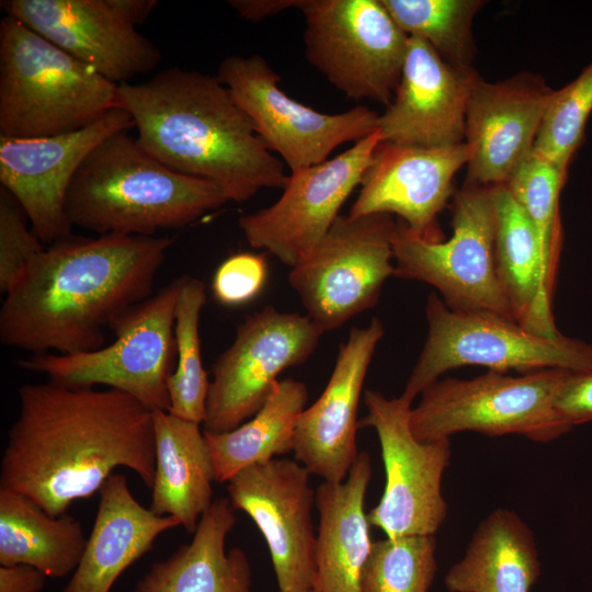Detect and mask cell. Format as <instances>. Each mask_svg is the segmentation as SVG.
Wrapping results in <instances>:
<instances>
[{
	"mask_svg": "<svg viewBox=\"0 0 592 592\" xmlns=\"http://www.w3.org/2000/svg\"><path fill=\"white\" fill-rule=\"evenodd\" d=\"M19 412L0 465V488L52 516L99 492L118 467L151 488L156 470L152 410L116 389L50 380L19 389Z\"/></svg>",
	"mask_w": 592,
	"mask_h": 592,
	"instance_id": "cell-1",
	"label": "cell"
},
{
	"mask_svg": "<svg viewBox=\"0 0 592 592\" xmlns=\"http://www.w3.org/2000/svg\"><path fill=\"white\" fill-rule=\"evenodd\" d=\"M170 237L69 236L37 254L0 310V339L43 354L103 348L104 327L152 295Z\"/></svg>",
	"mask_w": 592,
	"mask_h": 592,
	"instance_id": "cell-2",
	"label": "cell"
},
{
	"mask_svg": "<svg viewBox=\"0 0 592 592\" xmlns=\"http://www.w3.org/2000/svg\"><path fill=\"white\" fill-rule=\"evenodd\" d=\"M139 145L169 168L208 180L228 202L262 189H284L285 167L257 134L249 116L218 80L197 70L164 69L140 83L118 86Z\"/></svg>",
	"mask_w": 592,
	"mask_h": 592,
	"instance_id": "cell-3",
	"label": "cell"
},
{
	"mask_svg": "<svg viewBox=\"0 0 592 592\" xmlns=\"http://www.w3.org/2000/svg\"><path fill=\"white\" fill-rule=\"evenodd\" d=\"M227 202L218 185L174 171L124 130L87 156L70 183L65 209L71 227L98 236L152 237L185 227Z\"/></svg>",
	"mask_w": 592,
	"mask_h": 592,
	"instance_id": "cell-4",
	"label": "cell"
},
{
	"mask_svg": "<svg viewBox=\"0 0 592 592\" xmlns=\"http://www.w3.org/2000/svg\"><path fill=\"white\" fill-rule=\"evenodd\" d=\"M118 86L20 20L0 21V136L82 129L118 107Z\"/></svg>",
	"mask_w": 592,
	"mask_h": 592,
	"instance_id": "cell-5",
	"label": "cell"
},
{
	"mask_svg": "<svg viewBox=\"0 0 592 592\" xmlns=\"http://www.w3.org/2000/svg\"><path fill=\"white\" fill-rule=\"evenodd\" d=\"M569 373L547 368L512 376L488 371L471 379H437L411 409L410 429L421 442L449 439L464 431L487 436L520 434L550 442L572 429L555 405Z\"/></svg>",
	"mask_w": 592,
	"mask_h": 592,
	"instance_id": "cell-6",
	"label": "cell"
},
{
	"mask_svg": "<svg viewBox=\"0 0 592 592\" xmlns=\"http://www.w3.org/2000/svg\"><path fill=\"white\" fill-rule=\"evenodd\" d=\"M425 316L428 335L401 395L410 401L443 373L460 366L521 374L592 371V344L562 333L540 335L488 310H453L434 293L428 296Z\"/></svg>",
	"mask_w": 592,
	"mask_h": 592,
	"instance_id": "cell-7",
	"label": "cell"
},
{
	"mask_svg": "<svg viewBox=\"0 0 592 592\" xmlns=\"http://www.w3.org/2000/svg\"><path fill=\"white\" fill-rule=\"evenodd\" d=\"M180 285L178 277L116 318L110 326L115 339L106 346L72 354H32L19 360L18 365L62 386L104 385L150 410L168 411L167 383L177 356L174 323Z\"/></svg>",
	"mask_w": 592,
	"mask_h": 592,
	"instance_id": "cell-8",
	"label": "cell"
},
{
	"mask_svg": "<svg viewBox=\"0 0 592 592\" xmlns=\"http://www.w3.org/2000/svg\"><path fill=\"white\" fill-rule=\"evenodd\" d=\"M451 209L452 236L445 241L425 239L396 221L395 276L435 287L453 310H488L513 319L496 269L493 186L466 181Z\"/></svg>",
	"mask_w": 592,
	"mask_h": 592,
	"instance_id": "cell-9",
	"label": "cell"
},
{
	"mask_svg": "<svg viewBox=\"0 0 592 592\" xmlns=\"http://www.w3.org/2000/svg\"><path fill=\"white\" fill-rule=\"evenodd\" d=\"M309 64L348 98L388 106L399 83L408 35L380 0H301Z\"/></svg>",
	"mask_w": 592,
	"mask_h": 592,
	"instance_id": "cell-10",
	"label": "cell"
},
{
	"mask_svg": "<svg viewBox=\"0 0 592 592\" xmlns=\"http://www.w3.org/2000/svg\"><path fill=\"white\" fill-rule=\"evenodd\" d=\"M388 214L340 215L317 247L288 274L306 315L322 331H332L374 307L384 283L395 276Z\"/></svg>",
	"mask_w": 592,
	"mask_h": 592,
	"instance_id": "cell-11",
	"label": "cell"
},
{
	"mask_svg": "<svg viewBox=\"0 0 592 592\" xmlns=\"http://www.w3.org/2000/svg\"><path fill=\"white\" fill-rule=\"evenodd\" d=\"M216 77L291 172L322 163L339 146L357 143L377 130L379 115L366 106L326 114L291 98L280 88V76L260 55L228 56Z\"/></svg>",
	"mask_w": 592,
	"mask_h": 592,
	"instance_id": "cell-12",
	"label": "cell"
},
{
	"mask_svg": "<svg viewBox=\"0 0 592 592\" xmlns=\"http://www.w3.org/2000/svg\"><path fill=\"white\" fill-rule=\"evenodd\" d=\"M364 401L367 414L358 428L376 431L386 474L383 496L367 514L369 524L387 538L434 535L447 514L441 483L451 460L449 439L417 440L410 429L412 401L403 396L389 399L367 389Z\"/></svg>",
	"mask_w": 592,
	"mask_h": 592,
	"instance_id": "cell-13",
	"label": "cell"
},
{
	"mask_svg": "<svg viewBox=\"0 0 592 592\" xmlns=\"http://www.w3.org/2000/svg\"><path fill=\"white\" fill-rule=\"evenodd\" d=\"M322 333L307 315L273 306L247 316L213 365L203 431L228 432L253 417L274 390L278 375L304 363Z\"/></svg>",
	"mask_w": 592,
	"mask_h": 592,
	"instance_id": "cell-14",
	"label": "cell"
},
{
	"mask_svg": "<svg viewBox=\"0 0 592 592\" xmlns=\"http://www.w3.org/2000/svg\"><path fill=\"white\" fill-rule=\"evenodd\" d=\"M380 143L378 132L327 161L288 174L280 198L239 218L248 243L293 267L327 235L356 189Z\"/></svg>",
	"mask_w": 592,
	"mask_h": 592,
	"instance_id": "cell-15",
	"label": "cell"
},
{
	"mask_svg": "<svg viewBox=\"0 0 592 592\" xmlns=\"http://www.w3.org/2000/svg\"><path fill=\"white\" fill-rule=\"evenodd\" d=\"M132 127L128 112L115 107L95 123L61 135L0 136L1 187L18 202L44 244L71 236L66 195L83 160L105 138Z\"/></svg>",
	"mask_w": 592,
	"mask_h": 592,
	"instance_id": "cell-16",
	"label": "cell"
},
{
	"mask_svg": "<svg viewBox=\"0 0 592 592\" xmlns=\"http://www.w3.org/2000/svg\"><path fill=\"white\" fill-rule=\"evenodd\" d=\"M310 475L297 460L274 458L247 467L227 481L231 505L249 515L266 542L278 592L315 588L311 510L316 493Z\"/></svg>",
	"mask_w": 592,
	"mask_h": 592,
	"instance_id": "cell-17",
	"label": "cell"
},
{
	"mask_svg": "<svg viewBox=\"0 0 592 592\" xmlns=\"http://www.w3.org/2000/svg\"><path fill=\"white\" fill-rule=\"evenodd\" d=\"M5 15L116 84L153 70L158 47L123 20L109 0H4Z\"/></svg>",
	"mask_w": 592,
	"mask_h": 592,
	"instance_id": "cell-18",
	"label": "cell"
},
{
	"mask_svg": "<svg viewBox=\"0 0 592 592\" xmlns=\"http://www.w3.org/2000/svg\"><path fill=\"white\" fill-rule=\"evenodd\" d=\"M553 92L540 76L532 72L497 82L478 78L466 110L468 182L494 186L510 180L533 153Z\"/></svg>",
	"mask_w": 592,
	"mask_h": 592,
	"instance_id": "cell-19",
	"label": "cell"
},
{
	"mask_svg": "<svg viewBox=\"0 0 592 592\" xmlns=\"http://www.w3.org/2000/svg\"><path fill=\"white\" fill-rule=\"evenodd\" d=\"M480 76L445 61L429 44L408 37L394 98L378 116L382 141L441 148L465 141L466 110Z\"/></svg>",
	"mask_w": 592,
	"mask_h": 592,
	"instance_id": "cell-20",
	"label": "cell"
},
{
	"mask_svg": "<svg viewBox=\"0 0 592 592\" xmlns=\"http://www.w3.org/2000/svg\"><path fill=\"white\" fill-rule=\"evenodd\" d=\"M469 156L465 141L424 148L380 140L348 216L395 214L421 237L442 240L436 217L453 195V179Z\"/></svg>",
	"mask_w": 592,
	"mask_h": 592,
	"instance_id": "cell-21",
	"label": "cell"
},
{
	"mask_svg": "<svg viewBox=\"0 0 592 592\" xmlns=\"http://www.w3.org/2000/svg\"><path fill=\"white\" fill-rule=\"evenodd\" d=\"M384 326L373 318L351 329L340 345L331 376L319 398L300 413L294 433L295 459L327 482H342L358 456L357 409Z\"/></svg>",
	"mask_w": 592,
	"mask_h": 592,
	"instance_id": "cell-22",
	"label": "cell"
},
{
	"mask_svg": "<svg viewBox=\"0 0 592 592\" xmlns=\"http://www.w3.org/2000/svg\"><path fill=\"white\" fill-rule=\"evenodd\" d=\"M93 527L79 565L62 592H111L122 573L146 555L164 532L180 526L133 496L123 474L111 475L99 490Z\"/></svg>",
	"mask_w": 592,
	"mask_h": 592,
	"instance_id": "cell-23",
	"label": "cell"
},
{
	"mask_svg": "<svg viewBox=\"0 0 592 592\" xmlns=\"http://www.w3.org/2000/svg\"><path fill=\"white\" fill-rule=\"evenodd\" d=\"M371 476L369 455L361 452L342 482L323 481L317 488L316 592H362V574L373 545L364 510Z\"/></svg>",
	"mask_w": 592,
	"mask_h": 592,
	"instance_id": "cell-24",
	"label": "cell"
},
{
	"mask_svg": "<svg viewBox=\"0 0 592 592\" xmlns=\"http://www.w3.org/2000/svg\"><path fill=\"white\" fill-rule=\"evenodd\" d=\"M229 498L214 500L193 538L151 565L132 592H250L251 567L240 548L226 550L236 524Z\"/></svg>",
	"mask_w": 592,
	"mask_h": 592,
	"instance_id": "cell-25",
	"label": "cell"
},
{
	"mask_svg": "<svg viewBox=\"0 0 592 592\" xmlns=\"http://www.w3.org/2000/svg\"><path fill=\"white\" fill-rule=\"evenodd\" d=\"M156 470L149 509L173 516L193 534L210 508L215 471L209 448L198 423L152 410Z\"/></svg>",
	"mask_w": 592,
	"mask_h": 592,
	"instance_id": "cell-26",
	"label": "cell"
},
{
	"mask_svg": "<svg viewBox=\"0 0 592 592\" xmlns=\"http://www.w3.org/2000/svg\"><path fill=\"white\" fill-rule=\"evenodd\" d=\"M493 196L496 269L512 317L534 333L557 337L537 232L505 185H494Z\"/></svg>",
	"mask_w": 592,
	"mask_h": 592,
	"instance_id": "cell-27",
	"label": "cell"
},
{
	"mask_svg": "<svg viewBox=\"0 0 592 592\" xmlns=\"http://www.w3.org/2000/svg\"><path fill=\"white\" fill-rule=\"evenodd\" d=\"M539 573L532 531L515 512L497 509L479 524L444 584L449 592H530Z\"/></svg>",
	"mask_w": 592,
	"mask_h": 592,
	"instance_id": "cell-28",
	"label": "cell"
},
{
	"mask_svg": "<svg viewBox=\"0 0 592 592\" xmlns=\"http://www.w3.org/2000/svg\"><path fill=\"white\" fill-rule=\"evenodd\" d=\"M87 537L71 515L52 516L30 498L0 488V565H29L50 578L73 572Z\"/></svg>",
	"mask_w": 592,
	"mask_h": 592,
	"instance_id": "cell-29",
	"label": "cell"
},
{
	"mask_svg": "<svg viewBox=\"0 0 592 592\" xmlns=\"http://www.w3.org/2000/svg\"><path fill=\"white\" fill-rule=\"evenodd\" d=\"M307 400L308 391L303 382L282 379L250 420L228 432H204L215 481L227 482L247 467L293 451L296 422Z\"/></svg>",
	"mask_w": 592,
	"mask_h": 592,
	"instance_id": "cell-30",
	"label": "cell"
},
{
	"mask_svg": "<svg viewBox=\"0 0 592 592\" xmlns=\"http://www.w3.org/2000/svg\"><path fill=\"white\" fill-rule=\"evenodd\" d=\"M205 303V284L181 276L174 323L178 363L167 383L168 411L198 424L205 420L210 385L201 354L200 318Z\"/></svg>",
	"mask_w": 592,
	"mask_h": 592,
	"instance_id": "cell-31",
	"label": "cell"
},
{
	"mask_svg": "<svg viewBox=\"0 0 592 592\" xmlns=\"http://www.w3.org/2000/svg\"><path fill=\"white\" fill-rule=\"evenodd\" d=\"M408 37L429 44L445 61L471 67L473 21L480 0H380Z\"/></svg>",
	"mask_w": 592,
	"mask_h": 592,
	"instance_id": "cell-32",
	"label": "cell"
},
{
	"mask_svg": "<svg viewBox=\"0 0 592 592\" xmlns=\"http://www.w3.org/2000/svg\"><path fill=\"white\" fill-rule=\"evenodd\" d=\"M566 175V170L532 153L504 184L537 232L545 288L551 299L561 253L559 200Z\"/></svg>",
	"mask_w": 592,
	"mask_h": 592,
	"instance_id": "cell-33",
	"label": "cell"
},
{
	"mask_svg": "<svg viewBox=\"0 0 592 592\" xmlns=\"http://www.w3.org/2000/svg\"><path fill=\"white\" fill-rule=\"evenodd\" d=\"M433 535L374 542L362 574V592H428L437 566Z\"/></svg>",
	"mask_w": 592,
	"mask_h": 592,
	"instance_id": "cell-34",
	"label": "cell"
},
{
	"mask_svg": "<svg viewBox=\"0 0 592 592\" xmlns=\"http://www.w3.org/2000/svg\"><path fill=\"white\" fill-rule=\"evenodd\" d=\"M591 112L592 61L574 80L559 90H554L533 153L567 171L572 156L584 138Z\"/></svg>",
	"mask_w": 592,
	"mask_h": 592,
	"instance_id": "cell-35",
	"label": "cell"
},
{
	"mask_svg": "<svg viewBox=\"0 0 592 592\" xmlns=\"http://www.w3.org/2000/svg\"><path fill=\"white\" fill-rule=\"evenodd\" d=\"M27 217L18 202L0 190V291L10 292L32 261L45 249L26 223Z\"/></svg>",
	"mask_w": 592,
	"mask_h": 592,
	"instance_id": "cell-36",
	"label": "cell"
},
{
	"mask_svg": "<svg viewBox=\"0 0 592 592\" xmlns=\"http://www.w3.org/2000/svg\"><path fill=\"white\" fill-rule=\"evenodd\" d=\"M267 275L263 255L239 252L217 267L212 289L215 298L226 306H238L253 299L262 289Z\"/></svg>",
	"mask_w": 592,
	"mask_h": 592,
	"instance_id": "cell-37",
	"label": "cell"
},
{
	"mask_svg": "<svg viewBox=\"0 0 592 592\" xmlns=\"http://www.w3.org/2000/svg\"><path fill=\"white\" fill-rule=\"evenodd\" d=\"M555 405L572 428L592 421V371L570 372L557 394Z\"/></svg>",
	"mask_w": 592,
	"mask_h": 592,
	"instance_id": "cell-38",
	"label": "cell"
},
{
	"mask_svg": "<svg viewBox=\"0 0 592 592\" xmlns=\"http://www.w3.org/2000/svg\"><path fill=\"white\" fill-rule=\"evenodd\" d=\"M47 576L29 565L0 567V592H39Z\"/></svg>",
	"mask_w": 592,
	"mask_h": 592,
	"instance_id": "cell-39",
	"label": "cell"
},
{
	"mask_svg": "<svg viewBox=\"0 0 592 592\" xmlns=\"http://www.w3.org/2000/svg\"><path fill=\"white\" fill-rule=\"evenodd\" d=\"M301 0H231L230 5L243 19L259 22L291 8H299Z\"/></svg>",
	"mask_w": 592,
	"mask_h": 592,
	"instance_id": "cell-40",
	"label": "cell"
},
{
	"mask_svg": "<svg viewBox=\"0 0 592 592\" xmlns=\"http://www.w3.org/2000/svg\"><path fill=\"white\" fill-rule=\"evenodd\" d=\"M109 3L123 20L136 27L148 19L158 2L156 0H109Z\"/></svg>",
	"mask_w": 592,
	"mask_h": 592,
	"instance_id": "cell-41",
	"label": "cell"
},
{
	"mask_svg": "<svg viewBox=\"0 0 592 592\" xmlns=\"http://www.w3.org/2000/svg\"><path fill=\"white\" fill-rule=\"evenodd\" d=\"M307 592H316L315 590H311V591H307Z\"/></svg>",
	"mask_w": 592,
	"mask_h": 592,
	"instance_id": "cell-42",
	"label": "cell"
}]
</instances>
